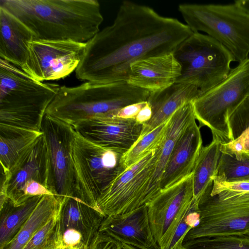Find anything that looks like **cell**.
<instances>
[{
	"instance_id": "1",
	"label": "cell",
	"mask_w": 249,
	"mask_h": 249,
	"mask_svg": "<svg viewBox=\"0 0 249 249\" xmlns=\"http://www.w3.org/2000/svg\"><path fill=\"white\" fill-rule=\"evenodd\" d=\"M192 33L178 19L124 1L113 23L86 43L76 77L99 84L127 82L132 63L173 53Z\"/></svg>"
},
{
	"instance_id": "2",
	"label": "cell",
	"mask_w": 249,
	"mask_h": 249,
	"mask_svg": "<svg viewBox=\"0 0 249 249\" xmlns=\"http://www.w3.org/2000/svg\"><path fill=\"white\" fill-rule=\"evenodd\" d=\"M0 6L26 25L35 40L86 43L104 20L97 0H0Z\"/></svg>"
},
{
	"instance_id": "3",
	"label": "cell",
	"mask_w": 249,
	"mask_h": 249,
	"mask_svg": "<svg viewBox=\"0 0 249 249\" xmlns=\"http://www.w3.org/2000/svg\"><path fill=\"white\" fill-rule=\"evenodd\" d=\"M59 88L0 59V125L41 132L43 117Z\"/></svg>"
},
{
	"instance_id": "4",
	"label": "cell",
	"mask_w": 249,
	"mask_h": 249,
	"mask_svg": "<svg viewBox=\"0 0 249 249\" xmlns=\"http://www.w3.org/2000/svg\"><path fill=\"white\" fill-rule=\"evenodd\" d=\"M150 92L127 82L99 84L85 82L60 87L46 114L71 126L95 116L111 114L129 105L147 101Z\"/></svg>"
},
{
	"instance_id": "5",
	"label": "cell",
	"mask_w": 249,
	"mask_h": 249,
	"mask_svg": "<svg viewBox=\"0 0 249 249\" xmlns=\"http://www.w3.org/2000/svg\"><path fill=\"white\" fill-rule=\"evenodd\" d=\"M178 11L193 32H203L218 41L235 61L249 57V12L238 0L228 4H180Z\"/></svg>"
},
{
	"instance_id": "6",
	"label": "cell",
	"mask_w": 249,
	"mask_h": 249,
	"mask_svg": "<svg viewBox=\"0 0 249 249\" xmlns=\"http://www.w3.org/2000/svg\"><path fill=\"white\" fill-rule=\"evenodd\" d=\"M173 53L181 66L180 75L176 82L195 85L200 95L223 80L230 72L232 62L235 61L225 46L200 32H193Z\"/></svg>"
},
{
	"instance_id": "7",
	"label": "cell",
	"mask_w": 249,
	"mask_h": 249,
	"mask_svg": "<svg viewBox=\"0 0 249 249\" xmlns=\"http://www.w3.org/2000/svg\"><path fill=\"white\" fill-rule=\"evenodd\" d=\"M248 95L249 57L231 68L223 80L191 102L199 126L209 128L213 139L221 144L232 141L228 115Z\"/></svg>"
},
{
	"instance_id": "8",
	"label": "cell",
	"mask_w": 249,
	"mask_h": 249,
	"mask_svg": "<svg viewBox=\"0 0 249 249\" xmlns=\"http://www.w3.org/2000/svg\"><path fill=\"white\" fill-rule=\"evenodd\" d=\"M123 155L86 140L74 131L72 147L75 177L74 196L97 210L99 198L124 170L121 162Z\"/></svg>"
},
{
	"instance_id": "9",
	"label": "cell",
	"mask_w": 249,
	"mask_h": 249,
	"mask_svg": "<svg viewBox=\"0 0 249 249\" xmlns=\"http://www.w3.org/2000/svg\"><path fill=\"white\" fill-rule=\"evenodd\" d=\"M213 182L199 201V223L187 233L183 241L249 232V192L224 191L211 196Z\"/></svg>"
},
{
	"instance_id": "10",
	"label": "cell",
	"mask_w": 249,
	"mask_h": 249,
	"mask_svg": "<svg viewBox=\"0 0 249 249\" xmlns=\"http://www.w3.org/2000/svg\"><path fill=\"white\" fill-rule=\"evenodd\" d=\"M159 146L124 169L107 188L97 203V210L104 217L127 213L146 205V191Z\"/></svg>"
},
{
	"instance_id": "11",
	"label": "cell",
	"mask_w": 249,
	"mask_h": 249,
	"mask_svg": "<svg viewBox=\"0 0 249 249\" xmlns=\"http://www.w3.org/2000/svg\"><path fill=\"white\" fill-rule=\"evenodd\" d=\"M41 131L48 149V189L62 201L65 197L74 195L75 177L72 157L74 130L68 123L45 113Z\"/></svg>"
},
{
	"instance_id": "12",
	"label": "cell",
	"mask_w": 249,
	"mask_h": 249,
	"mask_svg": "<svg viewBox=\"0 0 249 249\" xmlns=\"http://www.w3.org/2000/svg\"><path fill=\"white\" fill-rule=\"evenodd\" d=\"M86 43L71 40H33L28 45L27 60L20 68L40 82L64 78L78 67Z\"/></svg>"
},
{
	"instance_id": "13",
	"label": "cell",
	"mask_w": 249,
	"mask_h": 249,
	"mask_svg": "<svg viewBox=\"0 0 249 249\" xmlns=\"http://www.w3.org/2000/svg\"><path fill=\"white\" fill-rule=\"evenodd\" d=\"M193 173L161 190L146 204L151 231L160 249H166L193 199Z\"/></svg>"
},
{
	"instance_id": "14",
	"label": "cell",
	"mask_w": 249,
	"mask_h": 249,
	"mask_svg": "<svg viewBox=\"0 0 249 249\" xmlns=\"http://www.w3.org/2000/svg\"><path fill=\"white\" fill-rule=\"evenodd\" d=\"M49 169L48 149L42 133L8 172L1 169L0 201L7 197L19 206L27 200L24 193L28 187L39 183L48 189Z\"/></svg>"
},
{
	"instance_id": "15",
	"label": "cell",
	"mask_w": 249,
	"mask_h": 249,
	"mask_svg": "<svg viewBox=\"0 0 249 249\" xmlns=\"http://www.w3.org/2000/svg\"><path fill=\"white\" fill-rule=\"evenodd\" d=\"M86 140L124 155L140 138L143 124L112 114L95 116L71 126Z\"/></svg>"
},
{
	"instance_id": "16",
	"label": "cell",
	"mask_w": 249,
	"mask_h": 249,
	"mask_svg": "<svg viewBox=\"0 0 249 249\" xmlns=\"http://www.w3.org/2000/svg\"><path fill=\"white\" fill-rule=\"evenodd\" d=\"M99 231L139 249H160L151 231L146 205L127 213L105 217Z\"/></svg>"
},
{
	"instance_id": "17",
	"label": "cell",
	"mask_w": 249,
	"mask_h": 249,
	"mask_svg": "<svg viewBox=\"0 0 249 249\" xmlns=\"http://www.w3.org/2000/svg\"><path fill=\"white\" fill-rule=\"evenodd\" d=\"M180 73L181 66L172 53L132 63L127 82L152 92L174 84Z\"/></svg>"
},
{
	"instance_id": "18",
	"label": "cell",
	"mask_w": 249,
	"mask_h": 249,
	"mask_svg": "<svg viewBox=\"0 0 249 249\" xmlns=\"http://www.w3.org/2000/svg\"><path fill=\"white\" fill-rule=\"evenodd\" d=\"M200 128L195 119L179 137L162 176L161 190L174 185L193 173L203 147Z\"/></svg>"
},
{
	"instance_id": "19",
	"label": "cell",
	"mask_w": 249,
	"mask_h": 249,
	"mask_svg": "<svg viewBox=\"0 0 249 249\" xmlns=\"http://www.w3.org/2000/svg\"><path fill=\"white\" fill-rule=\"evenodd\" d=\"M200 95L195 85L179 82L161 90L150 92L147 101L151 107L152 115L151 119L143 125L140 137L167 122L178 109L191 103Z\"/></svg>"
},
{
	"instance_id": "20",
	"label": "cell",
	"mask_w": 249,
	"mask_h": 249,
	"mask_svg": "<svg viewBox=\"0 0 249 249\" xmlns=\"http://www.w3.org/2000/svg\"><path fill=\"white\" fill-rule=\"evenodd\" d=\"M33 32L13 14L0 6V59L21 68L25 63Z\"/></svg>"
},
{
	"instance_id": "21",
	"label": "cell",
	"mask_w": 249,
	"mask_h": 249,
	"mask_svg": "<svg viewBox=\"0 0 249 249\" xmlns=\"http://www.w3.org/2000/svg\"><path fill=\"white\" fill-rule=\"evenodd\" d=\"M195 119L191 103L180 107L169 118L165 136L159 146L155 169L147 189L146 204L160 191L162 177L175 144L185 129Z\"/></svg>"
},
{
	"instance_id": "22",
	"label": "cell",
	"mask_w": 249,
	"mask_h": 249,
	"mask_svg": "<svg viewBox=\"0 0 249 249\" xmlns=\"http://www.w3.org/2000/svg\"><path fill=\"white\" fill-rule=\"evenodd\" d=\"M104 215L75 196L65 197L59 213L60 231L69 230L81 235L89 245L99 229Z\"/></svg>"
},
{
	"instance_id": "23",
	"label": "cell",
	"mask_w": 249,
	"mask_h": 249,
	"mask_svg": "<svg viewBox=\"0 0 249 249\" xmlns=\"http://www.w3.org/2000/svg\"><path fill=\"white\" fill-rule=\"evenodd\" d=\"M43 196L30 197L17 206L7 197L0 203V249H4L13 239Z\"/></svg>"
},
{
	"instance_id": "24",
	"label": "cell",
	"mask_w": 249,
	"mask_h": 249,
	"mask_svg": "<svg viewBox=\"0 0 249 249\" xmlns=\"http://www.w3.org/2000/svg\"><path fill=\"white\" fill-rule=\"evenodd\" d=\"M42 133L0 126L1 169L8 172Z\"/></svg>"
},
{
	"instance_id": "25",
	"label": "cell",
	"mask_w": 249,
	"mask_h": 249,
	"mask_svg": "<svg viewBox=\"0 0 249 249\" xmlns=\"http://www.w3.org/2000/svg\"><path fill=\"white\" fill-rule=\"evenodd\" d=\"M61 203L53 195L43 196L30 216L4 249H22L59 211Z\"/></svg>"
},
{
	"instance_id": "26",
	"label": "cell",
	"mask_w": 249,
	"mask_h": 249,
	"mask_svg": "<svg viewBox=\"0 0 249 249\" xmlns=\"http://www.w3.org/2000/svg\"><path fill=\"white\" fill-rule=\"evenodd\" d=\"M221 143L213 139L208 145L203 146L193 171V198L199 200L213 181L221 156Z\"/></svg>"
},
{
	"instance_id": "27",
	"label": "cell",
	"mask_w": 249,
	"mask_h": 249,
	"mask_svg": "<svg viewBox=\"0 0 249 249\" xmlns=\"http://www.w3.org/2000/svg\"><path fill=\"white\" fill-rule=\"evenodd\" d=\"M168 120L147 134L140 137L122 156L121 162L124 169L135 164L146 154L160 146L165 136Z\"/></svg>"
},
{
	"instance_id": "28",
	"label": "cell",
	"mask_w": 249,
	"mask_h": 249,
	"mask_svg": "<svg viewBox=\"0 0 249 249\" xmlns=\"http://www.w3.org/2000/svg\"><path fill=\"white\" fill-rule=\"evenodd\" d=\"M183 249H249V235L201 237L184 240Z\"/></svg>"
},
{
	"instance_id": "29",
	"label": "cell",
	"mask_w": 249,
	"mask_h": 249,
	"mask_svg": "<svg viewBox=\"0 0 249 249\" xmlns=\"http://www.w3.org/2000/svg\"><path fill=\"white\" fill-rule=\"evenodd\" d=\"M213 178L226 181L249 180V156L245 154L238 160L232 155L221 153Z\"/></svg>"
},
{
	"instance_id": "30",
	"label": "cell",
	"mask_w": 249,
	"mask_h": 249,
	"mask_svg": "<svg viewBox=\"0 0 249 249\" xmlns=\"http://www.w3.org/2000/svg\"><path fill=\"white\" fill-rule=\"evenodd\" d=\"M60 210L22 249H63L59 226Z\"/></svg>"
},
{
	"instance_id": "31",
	"label": "cell",
	"mask_w": 249,
	"mask_h": 249,
	"mask_svg": "<svg viewBox=\"0 0 249 249\" xmlns=\"http://www.w3.org/2000/svg\"><path fill=\"white\" fill-rule=\"evenodd\" d=\"M228 121L232 140L249 127V95L230 112Z\"/></svg>"
},
{
	"instance_id": "32",
	"label": "cell",
	"mask_w": 249,
	"mask_h": 249,
	"mask_svg": "<svg viewBox=\"0 0 249 249\" xmlns=\"http://www.w3.org/2000/svg\"><path fill=\"white\" fill-rule=\"evenodd\" d=\"M199 201L193 199L189 209L178 226L166 249H172L183 236L186 235L192 229L198 225L200 220Z\"/></svg>"
},
{
	"instance_id": "33",
	"label": "cell",
	"mask_w": 249,
	"mask_h": 249,
	"mask_svg": "<svg viewBox=\"0 0 249 249\" xmlns=\"http://www.w3.org/2000/svg\"><path fill=\"white\" fill-rule=\"evenodd\" d=\"M224 191L249 192V180L226 181L213 178L210 195L213 196Z\"/></svg>"
},
{
	"instance_id": "34",
	"label": "cell",
	"mask_w": 249,
	"mask_h": 249,
	"mask_svg": "<svg viewBox=\"0 0 249 249\" xmlns=\"http://www.w3.org/2000/svg\"><path fill=\"white\" fill-rule=\"evenodd\" d=\"M147 103V101H145L129 105L110 114L123 119L135 120L139 112Z\"/></svg>"
},
{
	"instance_id": "35",
	"label": "cell",
	"mask_w": 249,
	"mask_h": 249,
	"mask_svg": "<svg viewBox=\"0 0 249 249\" xmlns=\"http://www.w3.org/2000/svg\"><path fill=\"white\" fill-rule=\"evenodd\" d=\"M152 115L151 107L148 102L146 105L139 112L135 120L139 123L143 125L151 119Z\"/></svg>"
},
{
	"instance_id": "36",
	"label": "cell",
	"mask_w": 249,
	"mask_h": 249,
	"mask_svg": "<svg viewBox=\"0 0 249 249\" xmlns=\"http://www.w3.org/2000/svg\"><path fill=\"white\" fill-rule=\"evenodd\" d=\"M238 137L243 143L245 154H249V127Z\"/></svg>"
},
{
	"instance_id": "37",
	"label": "cell",
	"mask_w": 249,
	"mask_h": 249,
	"mask_svg": "<svg viewBox=\"0 0 249 249\" xmlns=\"http://www.w3.org/2000/svg\"><path fill=\"white\" fill-rule=\"evenodd\" d=\"M186 235L183 236L173 247L172 249H183L182 244Z\"/></svg>"
},
{
	"instance_id": "38",
	"label": "cell",
	"mask_w": 249,
	"mask_h": 249,
	"mask_svg": "<svg viewBox=\"0 0 249 249\" xmlns=\"http://www.w3.org/2000/svg\"><path fill=\"white\" fill-rule=\"evenodd\" d=\"M240 3L249 12V0H238Z\"/></svg>"
},
{
	"instance_id": "39",
	"label": "cell",
	"mask_w": 249,
	"mask_h": 249,
	"mask_svg": "<svg viewBox=\"0 0 249 249\" xmlns=\"http://www.w3.org/2000/svg\"><path fill=\"white\" fill-rule=\"evenodd\" d=\"M122 244V249H139L131 245H128L125 244Z\"/></svg>"
},
{
	"instance_id": "40",
	"label": "cell",
	"mask_w": 249,
	"mask_h": 249,
	"mask_svg": "<svg viewBox=\"0 0 249 249\" xmlns=\"http://www.w3.org/2000/svg\"><path fill=\"white\" fill-rule=\"evenodd\" d=\"M247 235H249V232L248 233V234H247Z\"/></svg>"
},
{
	"instance_id": "41",
	"label": "cell",
	"mask_w": 249,
	"mask_h": 249,
	"mask_svg": "<svg viewBox=\"0 0 249 249\" xmlns=\"http://www.w3.org/2000/svg\"><path fill=\"white\" fill-rule=\"evenodd\" d=\"M247 155H249V154H247Z\"/></svg>"
}]
</instances>
